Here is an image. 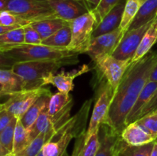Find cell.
<instances>
[{
  "instance_id": "obj_22",
  "label": "cell",
  "mask_w": 157,
  "mask_h": 156,
  "mask_svg": "<svg viewBox=\"0 0 157 156\" xmlns=\"http://www.w3.org/2000/svg\"><path fill=\"white\" fill-rule=\"evenodd\" d=\"M157 42V21L149 28L141 40L137 49L131 59V64L136 63L145 57Z\"/></svg>"
},
{
  "instance_id": "obj_47",
  "label": "cell",
  "mask_w": 157,
  "mask_h": 156,
  "mask_svg": "<svg viewBox=\"0 0 157 156\" xmlns=\"http://www.w3.org/2000/svg\"><path fill=\"white\" fill-rule=\"evenodd\" d=\"M5 156H12V153H11V154H7V155H5Z\"/></svg>"
},
{
  "instance_id": "obj_6",
  "label": "cell",
  "mask_w": 157,
  "mask_h": 156,
  "mask_svg": "<svg viewBox=\"0 0 157 156\" xmlns=\"http://www.w3.org/2000/svg\"><path fill=\"white\" fill-rule=\"evenodd\" d=\"M5 10L32 23L48 18H58L48 3L38 0H7Z\"/></svg>"
},
{
  "instance_id": "obj_45",
  "label": "cell",
  "mask_w": 157,
  "mask_h": 156,
  "mask_svg": "<svg viewBox=\"0 0 157 156\" xmlns=\"http://www.w3.org/2000/svg\"><path fill=\"white\" fill-rule=\"evenodd\" d=\"M2 96H5L4 88H3V86L2 85V84H0V97Z\"/></svg>"
},
{
  "instance_id": "obj_49",
  "label": "cell",
  "mask_w": 157,
  "mask_h": 156,
  "mask_svg": "<svg viewBox=\"0 0 157 156\" xmlns=\"http://www.w3.org/2000/svg\"><path fill=\"white\" fill-rule=\"evenodd\" d=\"M71 156H73V155H72V154H71Z\"/></svg>"
},
{
  "instance_id": "obj_16",
  "label": "cell",
  "mask_w": 157,
  "mask_h": 156,
  "mask_svg": "<svg viewBox=\"0 0 157 156\" xmlns=\"http://www.w3.org/2000/svg\"><path fill=\"white\" fill-rule=\"evenodd\" d=\"M125 2L126 0L122 1L105 15V17L95 28L93 33V38L113 32L120 27L121 20H122L123 13H124Z\"/></svg>"
},
{
  "instance_id": "obj_8",
  "label": "cell",
  "mask_w": 157,
  "mask_h": 156,
  "mask_svg": "<svg viewBox=\"0 0 157 156\" xmlns=\"http://www.w3.org/2000/svg\"><path fill=\"white\" fill-rule=\"evenodd\" d=\"M94 62L101 76L107 81L113 90L117 88L123 76L131 64V61L118 59L113 55L100 57Z\"/></svg>"
},
{
  "instance_id": "obj_7",
  "label": "cell",
  "mask_w": 157,
  "mask_h": 156,
  "mask_svg": "<svg viewBox=\"0 0 157 156\" xmlns=\"http://www.w3.org/2000/svg\"><path fill=\"white\" fill-rule=\"evenodd\" d=\"M113 92L114 90L111 86L104 78V80L101 81L98 87V97L94 102L90 122L84 135V140H87L94 133L99 132L100 127L104 124L107 118L113 99Z\"/></svg>"
},
{
  "instance_id": "obj_35",
  "label": "cell",
  "mask_w": 157,
  "mask_h": 156,
  "mask_svg": "<svg viewBox=\"0 0 157 156\" xmlns=\"http://www.w3.org/2000/svg\"><path fill=\"white\" fill-rule=\"evenodd\" d=\"M24 41L25 44L40 45L42 43V39L38 32L34 28L32 24L25 26L24 28Z\"/></svg>"
},
{
  "instance_id": "obj_2",
  "label": "cell",
  "mask_w": 157,
  "mask_h": 156,
  "mask_svg": "<svg viewBox=\"0 0 157 156\" xmlns=\"http://www.w3.org/2000/svg\"><path fill=\"white\" fill-rule=\"evenodd\" d=\"M93 99L86 100L79 111L58 130L43 147L44 156H67V148L73 139L86 132V125Z\"/></svg>"
},
{
  "instance_id": "obj_12",
  "label": "cell",
  "mask_w": 157,
  "mask_h": 156,
  "mask_svg": "<svg viewBox=\"0 0 157 156\" xmlns=\"http://www.w3.org/2000/svg\"><path fill=\"white\" fill-rule=\"evenodd\" d=\"M124 35L118 28L113 32L94 37L86 54L89 55L93 61L100 57L112 55Z\"/></svg>"
},
{
  "instance_id": "obj_46",
  "label": "cell",
  "mask_w": 157,
  "mask_h": 156,
  "mask_svg": "<svg viewBox=\"0 0 157 156\" xmlns=\"http://www.w3.org/2000/svg\"><path fill=\"white\" fill-rule=\"evenodd\" d=\"M37 156H44V154H43V151H41V152H40L39 154H38Z\"/></svg>"
},
{
  "instance_id": "obj_33",
  "label": "cell",
  "mask_w": 157,
  "mask_h": 156,
  "mask_svg": "<svg viewBox=\"0 0 157 156\" xmlns=\"http://www.w3.org/2000/svg\"><path fill=\"white\" fill-rule=\"evenodd\" d=\"M32 23L7 10L0 11V25L25 27Z\"/></svg>"
},
{
  "instance_id": "obj_25",
  "label": "cell",
  "mask_w": 157,
  "mask_h": 156,
  "mask_svg": "<svg viewBox=\"0 0 157 156\" xmlns=\"http://www.w3.org/2000/svg\"><path fill=\"white\" fill-rule=\"evenodd\" d=\"M67 24V21L59 18L44 19L32 23V26L38 32L41 39L44 40L50 37L60 28Z\"/></svg>"
},
{
  "instance_id": "obj_28",
  "label": "cell",
  "mask_w": 157,
  "mask_h": 156,
  "mask_svg": "<svg viewBox=\"0 0 157 156\" xmlns=\"http://www.w3.org/2000/svg\"><path fill=\"white\" fill-rule=\"evenodd\" d=\"M23 28L12 29L0 35V50L5 52L15 46L25 44Z\"/></svg>"
},
{
  "instance_id": "obj_10",
  "label": "cell",
  "mask_w": 157,
  "mask_h": 156,
  "mask_svg": "<svg viewBox=\"0 0 157 156\" xmlns=\"http://www.w3.org/2000/svg\"><path fill=\"white\" fill-rule=\"evenodd\" d=\"M157 21V16L147 24L127 31L113 53V56L121 60L131 61L141 40L150 27Z\"/></svg>"
},
{
  "instance_id": "obj_30",
  "label": "cell",
  "mask_w": 157,
  "mask_h": 156,
  "mask_svg": "<svg viewBox=\"0 0 157 156\" xmlns=\"http://www.w3.org/2000/svg\"><path fill=\"white\" fill-rule=\"evenodd\" d=\"M29 143H30V141L29 139L27 129L22 125L20 119H18L16 126H15V134H14L13 149H12V154H15L20 152L24 148H25Z\"/></svg>"
},
{
  "instance_id": "obj_17",
  "label": "cell",
  "mask_w": 157,
  "mask_h": 156,
  "mask_svg": "<svg viewBox=\"0 0 157 156\" xmlns=\"http://www.w3.org/2000/svg\"><path fill=\"white\" fill-rule=\"evenodd\" d=\"M156 90V81L149 80L148 83L145 85V87H144L142 91L140 92L136 102H135V104L133 105V108L131 109L130 112L129 113L127 119H126V125L133 122H136L139 119L141 111L146 106V105L148 103L149 101L151 99V98L153 97Z\"/></svg>"
},
{
  "instance_id": "obj_4",
  "label": "cell",
  "mask_w": 157,
  "mask_h": 156,
  "mask_svg": "<svg viewBox=\"0 0 157 156\" xmlns=\"http://www.w3.org/2000/svg\"><path fill=\"white\" fill-rule=\"evenodd\" d=\"M67 64L58 61H17L12 70L21 76L24 81V90L43 87L44 77L56 73L62 66Z\"/></svg>"
},
{
  "instance_id": "obj_32",
  "label": "cell",
  "mask_w": 157,
  "mask_h": 156,
  "mask_svg": "<svg viewBox=\"0 0 157 156\" xmlns=\"http://www.w3.org/2000/svg\"><path fill=\"white\" fill-rule=\"evenodd\" d=\"M17 121L18 118L15 117L2 131L0 132V143L11 153L12 152L13 149L14 134Z\"/></svg>"
},
{
  "instance_id": "obj_39",
  "label": "cell",
  "mask_w": 157,
  "mask_h": 156,
  "mask_svg": "<svg viewBox=\"0 0 157 156\" xmlns=\"http://www.w3.org/2000/svg\"><path fill=\"white\" fill-rule=\"evenodd\" d=\"M18 28L21 27H17V26H3L0 25V35H2V34L6 33V32H9V31L12 30V29Z\"/></svg>"
},
{
  "instance_id": "obj_1",
  "label": "cell",
  "mask_w": 157,
  "mask_h": 156,
  "mask_svg": "<svg viewBox=\"0 0 157 156\" xmlns=\"http://www.w3.org/2000/svg\"><path fill=\"white\" fill-rule=\"evenodd\" d=\"M157 63V50L150 51L145 57L130 65L117 88L104 124L121 134L126 126V119L138 96L150 80L153 67Z\"/></svg>"
},
{
  "instance_id": "obj_24",
  "label": "cell",
  "mask_w": 157,
  "mask_h": 156,
  "mask_svg": "<svg viewBox=\"0 0 157 156\" xmlns=\"http://www.w3.org/2000/svg\"><path fill=\"white\" fill-rule=\"evenodd\" d=\"M48 106H46L42 110V112L40 113L39 116L35 120V122L27 129L30 142L41 133L52 131V130L55 131L53 127L52 119H51L50 116L48 114Z\"/></svg>"
},
{
  "instance_id": "obj_26",
  "label": "cell",
  "mask_w": 157,
  "mask_h": 156,
  "mask_svg": "<svg viewBox=\"0 0 157 156\" xmlns=\"http://www.w3.org/2000/svg\"><path fill=\"white\" fill-rule=\"evenodd\" d=\"M71 41V32L68 22L55 33L43 40L41 44L57 48L67 49Z\"/></svg>"
},
{
  "instance_id": "obj_23",
  "label": "cell",
  "mask_w": 157,
  "mask_h": 156,
  "mask_svg": "<svg viewBox=\"0 0 157 156\" xmlns=\"http://www.w3.org/2000/svg\"><path fill=\"white\" fill-rule=\"evenodd\" d=\"M52 95V93L49 92L41 96L20 118V121L26 129H28L35 122L42 110L48 106Z\"/></svg>"
},
{
  "instance_id": "obj_18",
  "label": "cell",
  "mask_w": 157,
  "mask_h": 156,
  "mask_svg": "<svg viewBox=\"0 0 157 156\" xmlns=\"http://www.w3.org/2000/svg\"><path fill=\"white\" fill-rule=\"evenodd\" d=\"M120 134L107 125L102 124L99 129L100 146L95 156H114L115 146Z\"/></svg>"
},
{
  "instance_id": "obj_11",
  "label": "cell",
  "mask_w": 157,
  "mask_h": 156,
  "mask_svg": "<svg viewBox=\"0 0 157 156\" xmlns=\"http://www.w3.org/2000/svg\"><path fill=\"white\" fill-rule=\"evenodd\" d=\"M73 104V97L70 93L58 92L52 95L48 110L56 132L71 119Z\"/></svg>"
},
{
  "instance_id": "obj_34",
  "label": "cell",
  "mask_w": 157,
  "mask_h": 156,
  "mask_svg": "<svg viewBox=\"0 0 157 156\" xmlns=\"http://www.w3.org/2000/svg\"><path fill=\"white\" fill-rule=\"evenodd\" d=\"M142 125L155 139H157V113H153L136 120Z\"/></svg>"
},
{
  "instance_id": "obj_19",
  "label": "cell",
  "mask_w": 157,
  "mask_h": 156,
  "mask_svg": "<svg viewBox=\"0 0 157 156\" xmlns=\"http://www.w3.org/2000/svg\"><path fill=\"white\" fill-rule=\"evenodd\" d=\"M0 84L3 86L5 96H9L25 89L23 80L12 69H0Z\"/></svg>"
},
{
  "instance_id": "obj_37",
  "label": "cell",
  "mask_w": 157,
  "mask_h": 156,
  "mask_svg": "<svg viewBox=\"0 0 157 156\" xmlns=\"http://www.w3.org/2000/svg\"><path fill=\"white\" fill-rule=\"evenodd\" d=\"M156 110H157V90L156 91V93H154V95L153 96V97L151 98V99L149 101L148 103H147V105H146V106L143 109L140 114L139 119L140 118L143 117V116H147V115L150 114V113H154Z\"/></svg>"
},
{
  "instance_id": "obj_15",
  "label": "cell",
  "mask_w": 157,
  "mask_h": 156,
  "mask_svg": "<svg viewBox=\"0 0 157 156\" xmlns=\"http://www.w3.org/2000/svg\"><path fill=\"white\" fill-rule=\"evenodd\" d=\"M121 139L128 145L133 146L147 145L156 140L142 125L137 122L126 125L120 134Z\"/></svg>"
},
{
  "instance_id": "obj_9",
  "label": "cell",
  "mask_w": 157,
  "mask_h": 156,
  "mask_svg": "<svg viewBox=\"0 0 157 156\" xmlns=\"http://www.w3.org/2000/svg\"><path fill=\"white\" fill-rule=\"evenodd\" d=\"M49 92V89L44 87L23 90L9 95V99L2 105L13 116L20 119L41 96Z\"/></svg>"
},
{
  "instance_id": "obj_36",
  "label": "cell",
  "mask_w": 157,
  "mask_h": 156,
  "mask_svg": "<svg viewBox=\"0 0 157 156\" xmlns=\"http://www.w3.org/2000/svg\"><path fill=\"white\" fill-rule=\"evenodd\" d=\"M15 117V116L5 108L2 103L0 104V132L2 131Z\"/></svg>"
},
{
  "instance_id": "obj_41",
  "label": "cell",
  "mask_w": 157,
  "mask_h": 156,
  "mask_svg": "<svg viewBox=\"0 0 157 156\" xmlns=\"http://www.w3.org/2000/svg\"><path fill=\"white\" fill-rule=\"evenodd\" d=\"M9 154H11L10 151H8V150L0 143V156H5Z\"/></svg>"
},
{
  "instance_id": "obj_44",
  "label": "cell",
  "mask_w": 157,
  "mask_h": 156,
  "mask_svg": "<svg viewBox=\"0 0 157 156\" xmlns=\"http://www.w3.org/2000/svg\"><path fill=\"white\" fill-rule=\"evenodd\" d=\"M6 1L7 0H0V11H3L6 9Z\"/></svg>"
},
{
  "instance_id": "obj_50",
  "label": "cell",
  "mask_w": 157,
  "mask_h": 156,
  "mask_svg": "<svg viewBox=\"0 0 157 156\" xmlns=\"http://www.w3.org/2000/svg\"><path fill=\"white\" fill-rule=\"evenodd\" d=\"M0 104H1V103H0Z\"/></svg>"
},
{
  "instance_id": "obj_48",
  "label": "cell",
  "mask_w": 157,
  "mask_h": 156,
  "mask_svg": "<svg viewBox=\"0 0 157 156\" xmlns=\"http://www.w3.org/2000/svg\"><path fill=\"white\" fill-rule=\"evenodd\" d=\"M154 113H157V110H156V111H155V112H154Z\"/></svg>"
},
{
  "instance_id": "obj_5",
  "label": "cell",
  "mask_w": 157,
  "mask_h": 156,
  "mask_svg": "<svg viewBox=\"0 0 157 156\" xmlns=\"http://www.w3.org/2000/svg\"><path fill=\"white\" fill-rule=\"evenodd\" d=\"M71 28V41L67 50L86 54L96 25V18L91 11L67 21Z\"/></svg>"
},
{
  "instance_id": "obj_21",
  "label": "cell",
  "mask_w": 157,
  "mask_h": 156,
  "mask_svg": "<svg viewBox=\"0 0 157 156\" xmlns=\"http://www.w3.org/2000/svg\"><path fill=\"white\" fill-rule=\"evenodd\" d=\"M154 142L133 146L126 143L120 136L115 146L114 156H150Z\"/></svg>"
},
{
  "instance_id": "obj_29",
  "label": "cell",
  "mask_w": 157,
  "mask_h": 156,
  "mask_svg": "<svg viewBox=\"0 0 157 156\" xmlns=\"http://www.w3.org/2000/svg\"><path fill=\"white\" fill-rule=\"evenodd\" d=\"M143 2L144 0H126L122 20L119 27L124 35L129 30V28L136 17Z\"/></svg>"
},
{
  "instance_id": "obj_14",
  "label": "cell",
  "mask_w": 157,
  "mask_h": 156,
  "mask_svg": "<svg viewBox=\"0 0 157 156\" xmlns=\"http://www.w3.org/2000/svg\"><path fill=\"white\" fill-rule=\"evenodd\" d=\"M88 66L84 64L78 70H72L70 72H64V70L58 73H54L46 76L43 80V86L52 84L58 89V92L64 93H70L74 90L75 78L90 70Z\"/></svg>"
},
{
  "instance_id": "obj_31",
  "label": "cell",
  "mask_w": 157,
  "mask_h": 156,
  "mask_svg": "<svg viewBox=\"0 0 157 156\" xmlns=\"http://www.w3.org/2000/svg\"><path fill=\"white\" fill-rule=\"evenodd\" d=\"M122 1L124 0H101L99 4L94 9H92V12H94V15L96 18L95 28L108 12H110L115 6H117Z\"/></svg>"
},
{
  "instance_id": "obj_38",
  "label": "cell",
  "mask_w": 157,
  "mask_h": 156,
  "mask_svg": "<svg viewBox=\"0 0 157 156\" xmlns=\"http://www.w3.org/2000/svg\"><path fill=\"white\" fill-rule=\"evenodd\" d=\"M15 63V60L5 52L0 50V69H12Z\"/></svg>"
},
{
  "instance_id": "obj_43",
  "label": "cell",
  "mask_w": 157,
  "mask_h": 156,
  "mask_svg": "<svg viewBox=\"0 0 157 156\" xmlns=\"http://www.w3.org/2000/svg\"><path fill=\"white\" fill-rule=\"evenodd\" d=\"M150 156H157V139L155 141L154 145H153V150H152V152Z\"/></svg>"
},
{
  "instance_id": "obj_3",
  "label": "cell",
  "mask_w": 157,
  "mask_h": 156,
  "mask_svg": "<svg viewBox=\"0 0 157 156\" xmlns=\"http://www.w3.org/2000/svg\"><path fill=\"white\" fill-rule=\"evenodd\" d=\"M5 53L15 60V61H58L65 63L67 65H73L79 63L78 52L67 49L57 48L50 46L32 45V44H19L12 47Z\"/></svg>"
},
{
  "instance_id": "obj_20",
  "label": "cell",
  "mask_w": 157,
  "mask_h": 156,
  "mask_svg": "<svg viewBox=\"0 0 157 156\" xmlns=\"http://www.w3.org/2000/svg\"><path fill=\"white\" fill-rule=\"evenodd\" d=\"M157 16V0H144L130 29L136 28L147 24Z\"/></svg>"
},
{
  "instance_id": "obj_40",
  "label": "cell",
  "mask_w": 157,
  "mask_h": 156,
  "mask_svg": "<svg viewBox=\"0 0 157 156\" xmlns=\"http://www.w3.org/2000/svg\"><path fill=\"white\" fill-rule=\"evenodd\" d=\"M150 81H156L157 82V63L153 67V70L151 72V74L150 76Z\"/></svg>"
},
{
  "instance_id": "obj_27",
  "label": "cell",
  "mask_w": 157,
  "mask_h": 156,
  "mask_svg": "<svg viewBox=\"0 0 157 156\" xmlns=\"http://www.w3.org/2000/svg\"><path fill=\"white\" fill-rule=\"evenodd\" d=\"M55 132H56L52 130L41 133L33 139L22 151L15 154H12V156H37L42 151L44 145L52 139Z\"/></svg>"
},
{
  "instance_id": "obj_13",
  "label": "cell",
  "mask_w": 157,
  "mask_h": 156,
  "mask_svg": "<svg viewBox=\"0 0 157 156\" xmlns=\"http://www.w3.org/2000/svg\"><path fill=\"white\" fill-rule=\"evenodd\" d=\"M48 3L55 15L66 21L92 10L87 0H48Z\"/></svg>"
},
{
  "instance_id": "obj_42",
  "label": "cell",
  "mask_w": 157,
  "mask_h": 156,
  "mask_svg": "<svg viewBox=\"0 0 157 156\" xmlns=\"http://www.w3.org/2000/svg\"><path fill=\"white\" fill-rule=\"evenodd\" d=\"M87 2L90 4V6H91L92 9H94L98 4H99L101 0H87Z\"/></svg>"
}]
</instances>
